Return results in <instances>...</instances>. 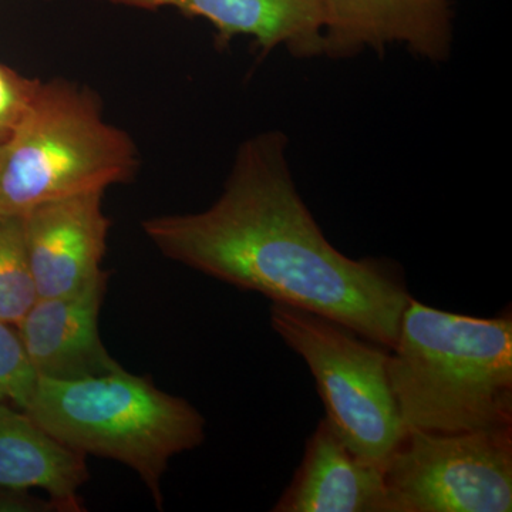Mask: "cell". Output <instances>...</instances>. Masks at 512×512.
<instances>
[{
  "mask_svg": "<svg viewBox=\"0 0 512 512\" xmlns=\"http://www.w3.org/2000/svg\"><path fill=\"white\" fill-rule=\"evenodd\" d=\"M286 143L279 131L249 138L208 210L148 218L144 234L175 262L392 349L412 298L402 276L380 259H352L330 244L296 190Z\"/></svg>",
  "mask_w": 512,
  "mask_h": 512,
  "instance_id": "obj_1",
  "label": "cell"
},
{
  "mask_svg": "<svg viewBox=\"0 0 512 512\" xmlns=\"http://www.w3.org/2000/svg\"><path fill=\"white\" fill-rule=\"evenodd\" d=\"M387 372L406 431L512 426L511 312L474 318L410 298Z\"/></svg>",
  "mask_w": 512,
  "mask_h": 512,
  "instance_id": "obj_2",
  "label": "cell"
},
{
  "mask_svg": "<svg viewBox=\"0 0 512 512\" xmlns=\"http://www.w3.org/2000/svg\"><path fill=\"white\" fill-rule=\"evenodd\" d=\"M23 412L64 446L130 467L160 510L171 458L205 440V419L191 403L121 366L82 379L37 377Z\"/></svg>",
  "mask_w": 512,
  "mask_h": 512,
  "instance_id": "obj_3",
  "label": "cell"
},
{
  "mask_svg": "<svg viewBox=\"0 0 512 512\" xmlns=\"http://www.w3.org/2000/svg\"><path fill=\"white\" fill-rule=\"evenodd\" d=\"M138 165L136 144L103 119L92 89L64 79L40 82L0 146V217H22L46 202L130 183Z\"/></svg>",
  "mask_w": 512,
  "mask_h": 512,
  "instance_id": "obj_4",
  "label": "cell"
},
{
  "mask_svg": "<svg viewBox=\"0 0 512 512\" xmlns=\"http://www.w3.org/2000/svg\"><path fill=\"white\" fill-rule=\"evenodd\" d=\"M269 316L311 370L326 419L343 443L360 460L386 470L406 436L387 372L390 349L295 306L272 303Z\"/></svg>",
  "mask_w": 512,
  "mask_h": 512,
  "instance_id": "obj_5",
  "label": "cell"
},
{
  "mask_svg": "<svg viewBox=\"0 0 512 512\" xmlns=\"http://www.w3.org/2000/svg\"><path fill=\"white\" fill-rule=\"evenodd\" d=\"M384 477L394 512H510L512 426L406 431Z\"/></svg>",
  "mask_w": 512,
  "mask_h": 512,
  "instance_id": "obj_6",
  "label": "cell"
},
{
  "mask_svg": "<svg viewBox=\"0 0 512 512\" xmlns=\"http://www.w3.org/2000/svg\"><path fill=\"white\" fill-rule=\"evenodd\" d=\"M104 192H87L22 215L26 255L39 298L67 295L101 274L110 220Z\"/></svg>",
  "mask_w": 512,
  "mask_h": 512,
  "instance_id": "obj_7",
  "label": "cell"
},
{
  "mask_svg": "<svg viewBox=\"0 0 512 512\" xmlns=\"http://www.w3.org/2000/svg\"><path fill=\"white\" fill-rule=\"evenodd\" d=\"M107 284L103 271L76 292L39 298L15 326L37 376L74 380L119 369L99 332Z\"/></svg>",
  "mask_w": 512,
  "mask_h": 512,
  "instance_id": "obj_8",
  "label": "cell"
},
{
  "mask_svg": "<svg viewBox=\"0 0 512 512\" xmlns=\"http://www.w3.org/2000/svg\"><path fill=\"white\" fill-rule=\"evenodd\" d=\"M322 8V52L333 57L396 42L431 60L450 49L447 0H322Z\"/></svg>",
  "mask_w": 512,
  "mask_h": 512,
  "instance_id": "obj_9",
  "label": "cell"
},
{
  "mask_svg": "<svg viewBox=\"0 0 512 512\" xmlns=\"http://www.w3.org/2000/svg\"><path fill=\"white\" fill-rule=\"evenodd\" d=\"M275 512H394L384 470L355 456L322 419Z\"/></svg>",
  "mask_w": 512,
  "mask_h": 512,
  "instance_id": "obj_10",
  "label": "cell"
},
{
  "mask_svg": "<svg viewBox=\"0 0 512 512\" xmlns=\"http://www.w3.org/2000/svg\"><path fill=\"white\" fill-rule=\"evenodd\" d=\"M127 8H173L210 20L221 43L237 35L255 37L264 52L286 45L296 55L322 52V0H101Z\"/></svg>",
  "mask_w": 512,
  "mask_h": 512,
  "instance_id": "obj_11",
  "label": "cell"
},
{
  "mask_svg": "<svg viewBox=\"0 0 512 512\" xmlns=\"http://www.w3.org/2000/svg\"><path fill=\"white\" fill-rule=\"evenodd\" d=\"M87 480L84 454L50 436L28 413L0 403V487L40 488L83 508L79 490Z\"/></svg>",
  "mask_w": 512,
  "mask_h": 512,
  "instance_id": "obj_12",
  "label": "cell"
},
{
  "mask_svg": "<svg viewBox=\"0 0 512 512\" xmlns=\"http://www.w3.org/2000/svg\"><path fill=\"white\" fill-rule=\"evenodd\" d=\"M37 299L22 217H0V320L18 325Z\"/></svg>",
  "mask_w": 512,
  "mask_h": 512,
  "instance_id": "obj_13",
  "label": "cell"
},
{
  "mask_svg": "<svg viewBox=\"0 0 512 512\" xmlns=\"http://www.w3.org/2000/svg\"><path fill=\"white\" fill-rule=\"evenodd\" d=\"M37 377L18 330L0 320V403H15L25 410Z\"/></svg>",
  "mask_w": 512,
  "mask_h": 512,
  "instance_id": "obj_14",
  "label": "cell"
},
{
  "mask_svg": "<svg viewBox=\"0 0 512 512\" xmlns=\"http://www.w3.org/2000/svg\"><path fill=\"white\" fill-rule=\"evenodd\" d=\"M39 83L0 63V146L18 127Z\"/></svg>",
  "mask_w": 512,
  "mask_h": 512,
  "instance_id": "obj_15",
  "label": "cell"
},
{
  "mask_svg": "<svg viewBox=\"0 0 512 512\" xmlns=\"http://www.w3.org/2000/svg\"><path fill=\"white\" fill-rule=\"evenodd\" d=\"M83 508L56 498H42L25 488L0 487V512H80Z\"/></svg>",
  "mask_w": 512,
  "mask_h": 512,
  "instance_id": "obj_16",
  "label": "cell"
}]
</instances>
